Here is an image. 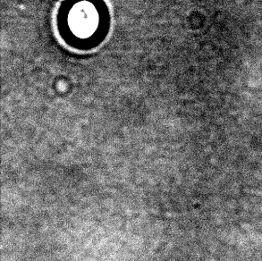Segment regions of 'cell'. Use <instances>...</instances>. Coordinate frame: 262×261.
Here are the masks:
<instances>
[{
    "label": "cell",
    "mask_w": 262,
    "mask_h": 261,
    "mask_svg": "<svg viewBox=\"0 0 262 261\" xmlns=\"http://www.w3.org/2000/svg\"><path fill=\"white\" fill-rule=\"evenodd\" d=\"M57 30L66 44L90 50L106 39L109 14L102 0H66L56 15Z\"/></svg>",
    "instance_id": "6da1fadb"
}]
</instances>
